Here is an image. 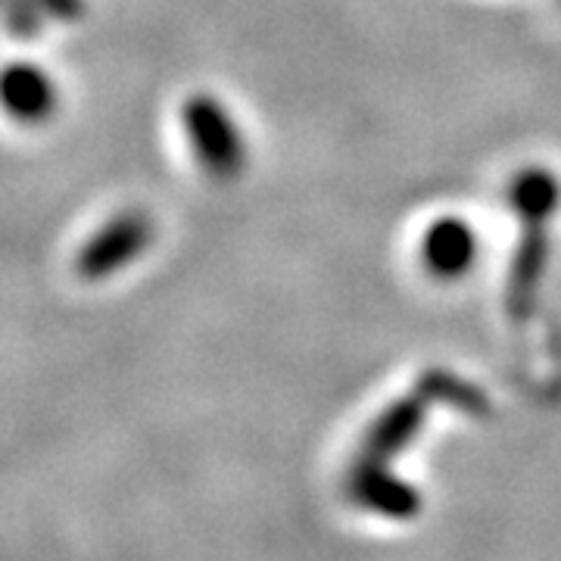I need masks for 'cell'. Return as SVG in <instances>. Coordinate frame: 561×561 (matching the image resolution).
Masks as SVG:
<instances>
[{"label":"cell","instance_id":"52a82bcc","mask_svg":"<svg viewBox=\"0 0 561 561\" xmlns=\"http://www.w3.org/2000/svg\"><path fill=\"white\" fill-rule=\"evenodd\" d=\"M41 13L38 7L32 3V0H7V28L13 32V35H35L41 25Z\"/></svg>","mask_w":561,"mask_h":561},{"label":"cell","instance_id":"7a4b0ae2","mask_svg":"<svg viewBox=\"0 0 561 561\" xmlns=\"http://www.w3.org/2000/svg\"><path fill=\"white\" fill-rule=\"evenodd\" d=\"M508 206L518 219L515 256L508 265L505 309L512 321H527L537 309L542 272L552 247V219L561 206V181L546 165H527L508 184Z\"/></svg>","mask_w":561,"mask_h":561},{"label":"cell","instance_id":"ba28073f","mask_svg":"<svg viewBox=\"0 0 561 561\" xmlns=\"http://www.w3.org/2000/svg\"><path fill=\"white\" fill-rule=\"evenodd\" d=\"M44 16L60 22H76L84 16V0H32Z\"/></svg>","mask_w":561,"mask_h":561},{"label":"cell","instance_id":"6da1fadb","mask_svg":"<svg viewBox=\"0 0 561 561\" xmlns=\"http://www.w3.org/2000/svg\"><path fill=\"white\" fill-rule=\"evenodd\" d=\"M434 402L456 405L461 412H478V415L486 412V405H490L486 393L478 383L465 381V378L453 375V371H443V368L424 371L415 387L390 402L381 415L371 421V427L365 431L356 461L350 468V493L368 486V483L393 478L390 461L402 456L409 449V443L419 437Z\"/></svg>","mask_w":561,"mask_h":561},{"label":"cell","instance_id":"3957f363","mask_svg":"<svg viewBox=\"0 0 561 561\" xmlns=\"http://www.w3.org/2000/svg\"><path fill=\"white\" fill-rule=\"evenodd\" d=\"M184 135L191 144L194 160L201 162L203 172L216 181H234L247 165V147L234 116L228 106L213 94H191L184 110Z\"/></svg>","mask_w":561,"mask_h":561},{"label":"cell","instance_id":"277c9868","mask_svg":"<svg viewBox=\"0 0 561 561\" xmlns=\"http://www.w3.org/2000/svg\"><path fill=\"white\" fill-rule=\"evenodd\" d=\"M157 238L153 219L140 209H122L113 219H106L81 243L76 272L84 280L113 278L119 268L131 265L147 253V247Z\"/></svg>","mask_w":561,"mask_h":561},{"label":"cell","instance_id":"8992f818","mask_svg":"<svg viewBox=\"0 0 561 561\" xmlns=\"http://www.w3.org/2000/svg\"><path fill=\"white\" fill-rule=\"evenodd\" d=\"M3 106L20 122L47 119L57 110V84L32 62H10L3 76Z\"/></svg>","mask_w":561,"mask_h":561},{"label":"cell","instance_id":"5b68a950","mask_svg":"<svg viewBox=\"0 0 561 561\" xmlns=\"http://www.w3.org/2000/svg\"><path fill=\"white\" fill-rule=\"evenodd\" d=\"M419 256L431 278L459 280L478 260V234L459 216H440L421 234Z\"/></svg>","mask_w":561,"mask_h":561}]
</instances>
